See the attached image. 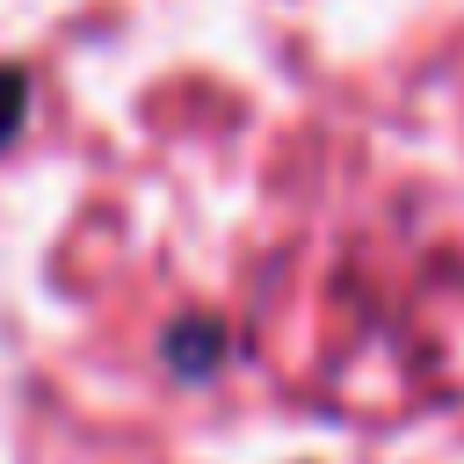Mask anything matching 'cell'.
Returning a JSON list of instances; mask_svg holds the SVG:
<instances>
[{
	"instance_id": "6da1fadb",
	"label": "cell",
	"mask_w": 464,
	"mask_h": 464,
	"mask_svg": "<svg viewBox=\"0 0 464 464\" xmlns=\"http://www.w3.org/2000/svg\"><path fill=\"white\" fill-rule=\"evenodd\" d=\"M22 102H29V87H22V72L14 65H0V145L22 130Z\"/></svg>"
}]
</instances>
